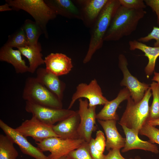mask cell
<instances>
[{"label":"cell","mask_w":159,"mask_h":159,"mask_svg":"<svg viewBox=\"0 0 159 159\" xmlns=\"http://www.w3.org/2000/svg\"><path fill=\"white\" fill-rule=\"evenodd\" d=\"M85 141L81 138L64 139L59 137H52L36 143L37 147L42 151L50 152L48 156L50 159H57L67 156L70 152L79 147Z\"/></svg>","instance_id":"obj_6"},{"label":"cell","mask_w":159,"mask_h":159,"mask_svg":"<svg viewBox=\"0 0 159 159\" xmlns=\"http://www.w3.org/2000/svg\"><path fill=\"white\" fill-rule=\"evenodd\" d=\"M94 145L97 150L103 153L106 147V140L104 133L100 130L96 132Z\"/></svg>","instance_id":"obj_32"},{"label":"cell","mask_w":159,"mask_h":159,"mask_svg":"<svg viewBox=\"0 0 159 159\" xmlns=\"http://www.w3.org/2000/svg\"><path fill=\"white\" fill-rule=\"evenodd\" d=\"M57 159H68V158L67 156H65Z\"/></svg>","instance_id":"obj_39"},{"label":"cell","mask_w":159,"mask_h":159,"mask_svg":"<svg viewBox=\"0 0 159 159\" xmlns=\"http://www.w3.org/2000/svg\"><path fill=\"white\" fill-rule=\"evenodd\" d=\"M80 117L77 111L68 117L59 122L52 128L54 132L59 137L64 139L80 138L78 129Z\"/></svg>","instance_id":"obj_15"},{"label":"cell","mask_w":159,"mask_h":159,"mask_svg":"<svg viewBox=\"0 0 159 159\" xmlns=\"http://www.w3.org/2000/svg\"><path fill=\"white\" fill-rule=\"evenodd\" d=\"M20 51L4 45L0 49V61L11 64L18 74L29 72V66L22 59Z\"/></svg>","instance_id":"obj_21"},{"label":"cell","mask_w":159,"mask_h":159,"mask_svg":"<svg viewBox=\"0 0 159 159\" xmlns=\"http://www.w3.org/2000/svg\"><path fill=\"white\" fill-rule=\"evenodd\" d=\"M79 107L77 111L80 122L77 132L79 138L89 143L92 138V133L96 129L95 126L96 106L90 107L87 99H79Z\"/></svg>","instance_id":"obj_9"},{"label":"cell","mask_w":159,"mask_h":159,"mask_svg":"<svg viewBox=\"0 0 159 159\" xmlns=\"http://www.w3.org/2000/svg\"><path fill=\"white\" fill-rule=\"evenodd\" d=\"M126 136V141L122 152L125 153L130 150L139 149L158 154L159 150L157 145L148 141H144L138 137V133L124 125H121Z\"/></svg>","instance_id":"obj_17"},{"label":"cell","mask_w":159,"mask_h":159,"mask_svg":"<svg viewBox=\"0 0 159 159\" xmlns=\"http://www.w3.org/2000/svg\"><path fill=\"white\" fill-rule=\"evenodd\" d=\"M4 45L17 48L29 45L25 33L22 26L13 34L9 36L6 42Z\"/></svg>","instance_id":"obj_26"},{"label":"cell","mask_w":159,"mask_h":159,"mask_svg":"<svg viewBox=\"0 0 159 159\" xmlns=\"http://www.w3.org/2000/svg\"><path fill=\"white\" fill-rule=\"evenodd\" d=\"M127 61L125 56L121 54L118 57V65L122 71L123 78L120 83L129 90L132 99L136 103L140 101L145 93L150 88L149 85L139 81L130 72L128 68Z\"/></svg>","instance_id":"obj_10"},{"label":"cell","mask_w":159,"mask_h":159,"mask_svg":"<svg viewBox=\"0 0 159 159\" xmlns=\"http://www.w3.org/2000/svg\"><path fill=\"white\" fill-rule=\"evenodd\" d=\"M22 97L26 101L40 105L62 108V101L36 77H29L26 79Z\"/></svg>","instance_id":"obj_5"},{"label":"cell","mask_w":159,"mask_h":159,"mask_svg":"<svg viewBox=\"0 0 159 159\" xmlns=\"http://www.w3.org/2000/svg\"><path fill=\"white\" fill-rule=\"evenodd\" d=\"M21 54L28 59L29 66V72L34 73L38 67L44 64V59L41 53L42 46L38 42L34 45H28L24 47L18 48Z\"/></svg>","instance_id":"obj_23"},{"label":"cell","mask_w":159,"mask_h":159,"mask_svg":"<svg viewBox=\"0 0 159 159\" xmlns=\"http://www.w3.org/2000/svg\"><path fill=\"white\" fill-rule=\"evenodd\" d=\"M105 159H134L132 158L126 159L121 155L120 149H113L109 151L108 153L106 155Z\"/></svg>","instance_id":"obj_35"},{"label":"cell","mask_w":159,"mask_h":159,"mask_svg":"<svg viewBox=\"0 0 159 159\" xmlns=\"http://www.w3.org/2000/svg\"><path fill=\"white\" fill-rule=\"evenodd\" d=\"M82 98L87 100L90 107L104 105L109 101L103 95L100 86L95 79L88 84L81 83L77 85L68 109H70L77 100Z\"/></svg>","instance_id":"obj_8"},{"label":"cell","mask_w":159,"mask_h":159,"mask_svg":"<svg viewBox=\"0 0 159 159\" xmlns=\"http://www.w3.org/2000/svg\"><path fill=\"white\" fill-rule=\"evenodd\" d=\"M121 6L119 0H108L97 20L90 28V38L89 47L83 61L89 62L96 51L102 47L104 38L118 8Z\"/></svg>","instance_id":"obj_2"},{"label":"cell","mask_w":159,"mask_h":159,"mask_svg":"<svg viewBox=\"0 0 159 159\" xmlns=\"http://www.w3.org/2000/svg\"><path fill=\"white\" fill-rule=\"evenodd\" d=\"M131 97L128 89L125 87L121 90L117 97L114 99L105 104L103 108L96 115V119L103 120H113L117 121L119 119L116 111L119 105L122 102Z\"/></svg>","instance_id":"obj_20"},{"label":"cell","mask_w":159,"mask_h":159,"mask_svg":"<svg viewBox=\"0 0 159 159\" xmlns=\"http://www.w3.org/2000/svg\"><path fill=\"white\" fill-rule=\"evenodd\" d=\"M134 159H141V158L139 156H137L135 157Z\"/></svg>","instance_id":"obj_40"},{"label":"cell","mask_w":159,"mask_h":159,"mask_svg":"<svg viewBox=\"0 0 159 159\" xmlns=\"http://www.w3.org/2000/svg\"><path fill=\"white\" fill-rule=\"evenodd\" d=\"M152 39L156 40L154 44V47H159V27L154 26L152 31L147 36L140 37L137 41L143 43L148 42Z\"/></svg>","instance_id":"obj_31"},{"label":"cell","mask_w":159,"mask_h":159,"mask_svg":"<svg viewBox=\"0 0 159 159\" xmlns=\"http://www.w3.org/2000/svg\"><path fill=\"white\" fill-rule=\"evenodd\" d=\"M121 6L132 9H144L146 5L143 0H119Z\"/></svg>","instance_id":"obj_30"},{"label":"cell","mask_w":159,"mask_h":159,"mask_svg":"<svg viewBox=\"0 0 159 159\" xmlns=\"http://www.w3.org/2000/svg\"><path fill=\"white\" fill-rule=\"evenodd\" d=\"M147 122L148 124L153 126L159 125V118L153 120H148Z\"/></svg>","instance_id":"obj_37"},{"label":"cell","mask_w":159,"mask_h":159,"mask_svg":"<svg viewBox=\"0 0 159 159\" xmlns=\"http://www.w3.org/2000/svg\"><path fill=\"white\" fill-rule=\"evenodd\" d=\"M147 12L144 9H132L120 6L112 18L104 38V41H118L136 30Z\"/></svg>","instance_id":"obj_1"},{"label":"cell","mask_w":159,"mask_h":159,"mask_svg":"<svg viewBox=\"0 0 159 159\" xmlns=\"http://www.w3.org/2000/svg\"><path fill=\"white\" fill-rule=\"evenodd\" d=\"M152 80L156 81L159 83V73L155 72L154 76L152 79Z\"/></svg>","instance_id":"obj_38"},{"label":"cell","mask_w":159,"mask_h":159,"mask_svg":"<svg viewBox=\"0 0 159 159\" xmlns=\"http://www.w3.org/2000/svg\"><path fill=\"white\" fill-rule=\"evenodd\" d=\"M97 121L106 135L105 148L107 150L113 149H120L124 147L126 138H123L119 133L116 126V121L98 120Z\"/></svg>","instance_id":"obj_18"},{"label":"cell","mask_w":159,"mask_h":159,"mask_svg":"<svg viewBox=\"0 0 159 159\" xmlns=\"http://www.w3.org/2000/svg\"><path fill=\"white\" fill-rule=\"evenodd\" d=\"M44 61L47 71L58 77L68 74L73 67L71 59L62 53H51Z\"/></svg>","instance_id":"obj_14"},{"label":"cell","mask_w":159,"mask_h":159,"mask_svg":"<svg viewBox=\"0 0 159 159\" xmlns=\"http://www.w3.org/2000/svg\"><path fill=\"white\" fill-rule=\"evenodd\" d=\"M53 125L46 124L33 116L26 120L15 130L25 137H31L37 142L52 137H59L54 132Z\"/></svg>","instance_id":"obj_11"},{"label":"cell","mask_w":159,"mask_h":159,"mask_svg":"<svg viewBox=\"0 0 159 159\" xmlns=\"http://www.w3.org/2000/svg\"><path fill=\"white\" fill-rule=\"evenodd\" d=\"M150 88L152 91L153 100L150 107L148 120L159 118V83L153 82L150 85Z\"/></svg>","instance_id":"obj_27"},{"label":"cell","mask_w":159,"mask_h":159,"mask_svg":"<svg viewBox=\"0 0 159 159\" xmlns=\"http://www.w3.org/2000/svg\"><path fill=\"white\" fill-rule=\"evenodd\" d=\"M89 151L92 159H105L106 155L97 150L94 145V139L92 138L89 143Z\"/></svg>","instance_id":"obj_33"},{"label":"cell","mask_w":159,"mask_h":159,"mask_svg":"<svg viewBox=\"0 0 159 159\" xmlns=\"http://www.w3.org/2000/svg\"><path fill=\"white\" fill-rule=\"evenodd\" d=\"M145 4L154 11L157 16V22L159 25V0H145Z\"/></svg>","instance_id":"obj_34"},{"label":"cell","mask_w":159,"mask_h":159,"mask_svg":"<svg viewBox=\"0 0 159 159\" xmlns=\"http://www.w3.org/2000/svg\"><path fill=\"white\" fill-rule=\"evenodd\" d=\"M129 44L130 50H140L143 52L145 56L148 57V62L145 68V71L148 78L154 71L156 60L159 56V47H151L135 40L129 41Z\"/></svg>","instance_id":"obj_22"},{"label":"cell","mask_w":159,"mask_h":159,"mask_svg":"<svg viewBox=\"0 0 159 159\" xmlns=\"http://www.w3.org/2000/svg\"><path fill=\"white\" fill-rule=\"evenodd\" d=\"M150 87L144 97L139 102L136 103L130 97L127 100L126 109L118 123L124 125L139 134L149 117V101L152 95Z\"/></svg>","instance_id":"obj_3"},{"label":"cell","mask_w":159,"mask_h":159,"mask_svg":"<svg viewBox=\"0 0 159 159\" xmlns=\"http://www.w3.org/2000/svg\"><path fill=\"white\" fill-rule=\"evenodd\" d=\"M13 9L10 7L9 4L6 3L0 6V11L2 12L11 11Z\"/></svg>","instance_id":"obj_36"},{"label":"cell","mask_w":159,"mask_h":159,"mask_svg":"<svg viewBox=\"0 0 159 159\" xmlns=\"http://www.w3.org/2000/svg\"><path fill=\"white\" fill-rule=\"evenodd\" d=\"M139 134L148 137L151 143L159 144V129L150 125L147 122L143 126Z\"/></svg>","instance_id":"obj_29"},{"label":"cell","mask_w":159,"mask_h":159,"mask_svg":"<svg viewBox=\"0 0 159 159\" xmlns=\"http://www.w3.org/2000/svg\"><path fill=\"white\" fill-rule=\"evenodd\" d=\"M108 0H76L73 1L79 8L82 21L90 29L97 20Z\"/></svg>","instance_id":"obj_13"},{"label":"cell","mask_w":159,"mask_h":159,"mask_svg":"<svg viewBox=\"0 0 159 159\" xmlns=\"http://www.w3.org/2000/svg\"><path fill=\"white\" fill-rule=\"evenodd\" d=\"M13 9L23 10L29 14L42 28L45 37L48 38L47 25L57 15L43 0H6Z\"/></svg>","instance_id":"obj_4"},{"label":"cell","mask_w":159,"mask_h":159,"mask_svg":"<svg viewBox=\"0 0 159 159\" xmlns=\"http://www.w3.org/2000/svg\"><path fill=\"white\" fill-rule=\"evenodd\" d=\"M0 127L6 135L9 137L14 143L19 147L21 151L35 159H50L40 149L29 143L21 134L0 120Z\"/></svg>","instance_id":"obj_12"},{"label":"cell","mask_w":159,"mask_h":159,"mask_svg":"<svg viewBox=\"0 0 159 159\" xmlns=\"http://www.w3.org/2000/svg\"><path fill=\"white\" fill-rule=\"evenodd\" d=\"M22 27L25 33L29 45L37 44L40 35L44 34L42 28L35 21L26 19Z\"/></svg>","instance_id":"obj_24"},{"label":"cell","mask_w":159,"mask_h":159,"mask_svg":"<svg viewBox=\"0 0 159 159\" xmlns=\"http://www.w3.org/2000/svg\"><path fill=\"white\" fill-rule=\"evenodd\" d=\"M46 4L57 15L69 19L82 20L80 10L71 0H44Z\"/></svg>","instance_id":"obj_19"},{"label":"cell","mask_w":159,"mask_h":159,"mask_svg":"<svg viewBox=\"0 0 159 159\" xmlns=\"http://www.w3.org/2000/svg\"><path fill=\"white\" fill-rule=\"evenodd\" d=\"M14 143L7 135H0V159H16L18 153Z\"/></svg>","instance_id":"obj_25"},{"label":"cell","mask_w":159,"mask_h":159,"mask_svg":"<svg viewBox=\"0 0 159 159\" xmlns=\"http://www.w3.org/2000/svg\"><path fill=\"white\" fill-rule=\"evenodd\" d=\"M67 156L68 159H92L89 151V143L85 141Z\"/></svg>","instance_id":"obj_28"},{"label":"cell","mask_w":159,"mask_h":159,"mask_svg":"<svg viewBox=\"0 0 159 159\" xmlns=\"http://www.w3.org/2000/svg\"><path fill=\"white\" fill-rule=\"evenodd\" d=\"M36 74L37 79L62 101L65 85L60 80L59 77L42 67L37 69Z\"/></svg>","instance_id":"obj_16"},{"label":"cell","mask_w":159,"mask_h":159,"mask_svg":"<svg viewBox=\"0 0 159 159\" xmlns=\"http://www.w3.org/2000/svg\"><path fill=\"white\" fill-rule=\"evenodd\" d=\"M25 109L42 122L50 125L72 115L76 111L68 109H57L42 106L26 101Z\"/></svg>","instance_id":"obj_7"}]
</instances>
